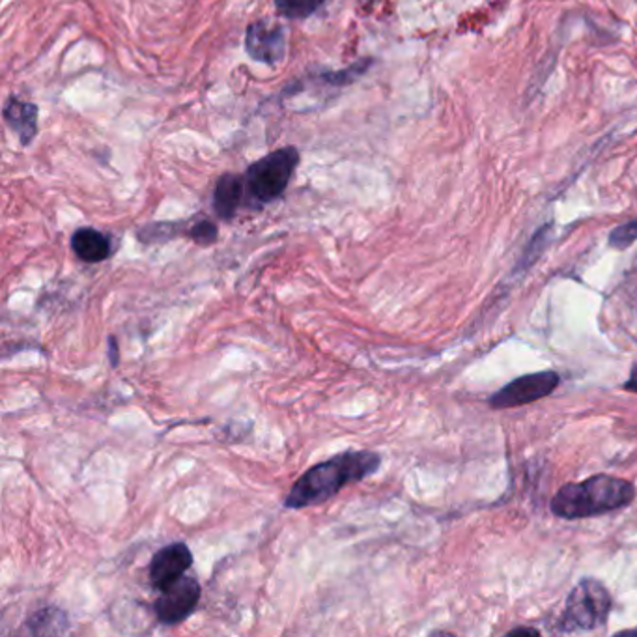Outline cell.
<instances>
[{
  "instance_id": "cell-6",
  "label": "cell",
  "mask_w": 637,
  "mask_h": 637,
  "mask_svg": "<svg viewBox=\"0 0 637 637\" xmlns=\"http://www.w3.org/2000/svg\"><path fill=\"white\" fill-rule=\"evenodd\" d=\"M559 374L557 372H536V374L522 376L511 381L508 386L497 391L492 397L490 404L495 410H506V408H516V405L531 404L536 400L544 399L554 393L559 386Z\"/></svg>"
},
{
  "instance_id": "cell-3",
  "label": "cell",
  "mask_w": 637,
  "mask_h": 637,
  "mask_svg": "<svg viewBox=\"0 0 637 637\" xmlns=\"http://www.w3.org/2000/svg\"><path fill=\"white\" fill-rule=\"evenodd\" d=\"M609 612L612 596L608 589L598 579L587 578L572 589L559 628L563 631L595 630L608 620Z\"/></svg>"
},
{
  "instance_id": "cell-11",
  "label": "cell",
  "mask_w": 637,
  "mask_h": 637,
  "mask_svg": "<svg viewBox=\"0 0 637 637\" xmlns=\"http://www.w3.org/2000/svg\"><path fill=\"white\" fill-rule=\"evenodd\" d=\"M244 195V182L236 174H225L215 185L214 209L220 219L230 220L238 214Z\"/></svg>"
},
{
  "instance_id": "cell-12",
  "label": "cell",
  "mask_w": 637,
  "mask_h": 637,
  "mask_svg": "<svg viewBox=\"0 0 637 637\" xmlns=\"http://www.w3.org/2000/svg\"><path fill=\"white\" fill-rule=\"evenodd\" d=\"M27 626L37 636L40 634H64L70 628V620L62 609L45 608L30 615Z\"/></svg>"
},
{
  "instance_id": "cell-14",
  "label": "cell",
  "mask_w": 637,
  "mask_h": 637,
  "mask_svg": "<svg viewBox=\"0 0 637 637\" xmlns=\"http://www.w3.org/2000/svg\"><path fill=\"white\" fill-rule=\"evenodd\" d=\"M187 236H189L195 244L212 245L215 244V239L219 236V230H217V227H215L212 220L203 219L197 220V223L187 230Z\"/></svg>"
},
{
  "instance_id": "cell-18",
  "label": "cell",
  "mask_w": 637,
  "mask_h": 637,
  "mask_svg": "<svg viewBox=\"0 0 637 637\" xmlns=\"http://www.w3.org/2000/svg\"><path fill=\"white\" fill-rule=\"evenodd\" d=\"M513 636H520V634H527V636H538V631L535 628H518V630L511 631Z\"/></svg>"
},
{
  "instance_id": "cell-10",
  "label": "cell",
  "mask_w": 637,
  "mask_h": 637,
  "mask_svg": "<svg viewBox=\"0 0 637 637\" xmlns=\"http://www.w3.org/2000/svg\"><path fill=\"white\" fill-rule=\"evenodd\" d=\"M4 120L18 133L21 144L32 143L38 130V109L32 103L21 102L18 97H10L4 107Z\"/></svg>"
},
{
  "instance_id": "cell-5",
  "label": "cell",
  "mask_w": 637,
  "mask_h": 637,
  "mask_svg": "<svg viewBox=\"0 0 637 637\" xmlns=\"http://www.w3.org/2000/svg\"><path fill=\"white\" fill-rule=\"evenodd\" d=\"M203 589L197 578L184 576L176 584L163 590L154 602V614L162 625L176 626L189 619L201 604Z\"/></svg>"
},
{
  "instance_id": "cell-13",
  "label": "cell",
  "mask_w": 637,
  "mask_h": 637,
  "mask_svg": "<svg viewBox=\"0 0 637 637\" xmlns=\"http://www.w3.org/2000/svg\"><path fill=\"white\" fill-rule=\"evenodd\" d=\"M323 0H277L280 12L292 19L309 18Z\"/></svg>"
},
{
  "instance_id": "cell-17",
  "label": "cell",
  "mask_w": 637,
  "mask_h": 637,
  "mask_svg": "<svg viewBox=\"0 0 637 637\" xmlns=\"http://www.w3.org/2000/svg\"><path fill=\"white\" fill-rule=\"evenodd\" d=\"M626 391H631V393H637V364L631 369L630 378L625 383Z\"/></svg>"
},
{
  "instance_id": "cell-4",
  "label": "cell",
  "mask_w": 637,
  "mask_h": 637,
  "mask_svg": "<svg viewBox=\"0 0 637 637\" xmlns=\"http://www.w3.org/2000/svg\"><path fill=\"white\" fill-rule=\"evenodd\" d=\"M299 154L296 148L275 150L274 154L250 165L247 171V189L257 204H269L285 193L294 171L298 167Z\"/></svg>"
},
{
  "instance_id": "cell-16",
  "label": "cell",
  "mask_w": 637,
  "mask_h": 637,
  "mask_svg": "<svg viewBox=\"0 0 637 637\" xmlns=\"http://www.w3.org/2000/svg\"><path fill=\"white\" fill-rule=\"evenodd\" d=\"M107 352H109V361H111V364H113V367H119L120 348L119 342H116V339H114V337H109Z\"/></svg>"
},
{
  "instance_id": "cell-15",
  "label": "cell",
  "mask_w": 637,
  "mask_h": 637,
  "mask_svg": "<svg viewBox=\"0 0 637 637\" xmlns=\"http://www.w3.org/2000/svg\"><path fill=\"white\" fill-rule=\"evenodd\" d=\"M637 239V219L626 223V225H620V227L615 228L614 233L609 234V245L615 247V249H626L630 247Z\"/></svg>"
},
{
  "instance_id": "cell-9",
  "label": "cell",
  "mask_w": 637,
  "mask_h": 637,
  "mask_svg": "<svg viewBox=\"0 0 637 637\" xmlns=\"http://www.w3.org/2000/svg\"><path fill=\"white\" fill-rule=\"evenodd\" d=\"M72 249L79 260L97 264L111 257L113 245L109 236L95 228H79L72 236Z\"/></svg>"
},
{
  "instance_id": "cell-8",
  "label": "cell",
  "mask_w": 637,
  "mask_h": 637,
  "mask_svg": "<svg viewBox=\"0 0 637 637\" xmlns=\"http://www.w3.org/2000/svg\"><path fill=\"white\" fill-rule=\"evenodd\" d=\"M245 45L253 59L264 64H275L285 56V32L279 27L258 21L247 30Z\"/></svg>"
},
{
  "instance_id": "cell-1",
  "label": "cell",
  "mask_w": 637,
  "mask_h": 637,
  "mask_svg": "<svg viewBox=\"0 0 637 637\" xmlns=\"http://www.w3.org/2000/svg\"><path fill=\"white\" fill-rule=\"evenodd\" d=\"M380 454L370 451H348L312 465L294 483L285 497L286 508H305L333 500L346 486L359 483L380 470Z\"/></svg>"
},
{
  "instance_id": "cell-2",
  "label": "cell",
  "mask_w": 637,
  "mask_h": 637,
  "mask_svg": "<svg viewBox=\"0 0 637 637\" xmlns=\"http://www.w3.org/2000/svg\"><path fill=\"white\" fill-rule=\"evenodd\" d=\"M634 497L636 489L625 479L596 475L563 486L552 500V513L565 520L589 518L630 505Z\"/></svg>"
},
{
  "instance_id": "cell-7",
  "label": "cell",
  "mask_w": 637,
  "mask_h": 637,
  "mask_svg": "<svg viewBox=\"0 0 637 637\" xmlns=\"http://www.w3.org/2000/svg\"><path fill=\"white\" fill-rule=\"evenodd\" d=\"M193 566V554L187 544L173 543L160 549L150 561V584L155 590H167L171 585L184 578Z\"/></svg>"
}]
</instances>
